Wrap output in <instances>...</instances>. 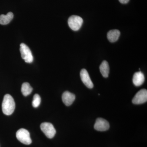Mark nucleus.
<instances>
[{
	"instance_id": "1",
	"label": "nucleus",
	"mask_w": 147,
	"mask_h": 147,
	"mask_svg": "<svg viewBox=\"0 0 147 147\" xmlns=\"http://www.w3.org/2000/svg\"><path fill=\"white\" fill-rule=\"evenodd\" d=\"M15 103L13 97L9 94L4 96L2 105L3 113L6 115H10L15 110Z\"/></svg>"
},
{
	"instance_id": "2",
	"label": "nucleus",
	"mask_w": 147,
	"mask_h": 147,
	"mask_svg": "<svg viewBox=\"0 0 147 147\" xmlns=\"http://www.w3.org/2000/svg\"><path fill=\"white\" fill-rule=\"evenodd\" d=\"M16 137L18 141L22 144L25 145L31 144L32 141L30 132L25 129L21 128L18 130L16 132Z\"/></svg>"
},
{
	"instance_id": "3",
	"label": "nucleus",
	"mask_w": 147,
	"mask_h": 147,
	"mask_svg": "<svg viewBox=\"0 0 147 147\" xmlns=\"http://www.w3.org/2000/svg\"><path fill=\"white\" fill-rule=\"evenodd\" d=\"M20 52L22 59L27 63H32L34 60V58L31 51L26 44L22 43L20 45Z\"/></svg>"
},
{
	"instance_id": "4",
	"label": "nucleus",
	"mask_w": 147,
	"mask_h": 147,
	"mask_svg": "<svg viewBox=\"0 0 147 147\" xmlns=\"http://www.w3.org/2000/svg\"><path fill=\"white\" fill-rule=\"evenodd\" d=\"M83 22L82 17L76 15H72L69 18V26L74 31H78L82 27Z\"/></svg>"
},
{
	"instance_id": "5",
	"label": "nucleus",
	"mask_w": 147,
	"mask_h": 147,
	"mask_svg": "<svg viewBox=\"0 0 147 147\" xmlns=\"http://www.w3.org/2000/svg\"><path fill=\"white\" fill-rule=\"evenodd\" d=\"M40 129L45 136L49 138L52 139L55 137L56 130L52 123L44 122L40 125Z\"/></svg>"
},
{
	"instance_id": "6",
	"label": "nucleus",
	"mask_w": 147,
	"mask_h": 147,
	"mask_svg": "<svg viewBox=\"0 0 147 147\" xmlns=\"http://www.w3.org/2000/svg\"><path fill=\"white\" fill-rule=\"evenodd\" d=\"M147 100V91L142 89L139 91L133 98L132 102L134 104H141L146 102Z\"/></svg>"
},
{
	"instance_id": "7",
	"label": "nucleus",
	"mask_w": 147,
	"mask_h": 147,
	"mask_svg": "<svg viewBox=\"0 0 147 147\" xmlns=\"http://www.w3.org/2000/svg\"><path fill=\"white\" fill-rule=\"evenodd\" d=\"M96 130L98 131H105L110 128V124L105 119L98 118L96 121L94 125Z\"/></svg>"
},
{
	"instance_id": "8",
	"label": "nucleus",
	"mask_w": 147,
	"mask_h": 147,
	"mask_svg": "<svg viewBox=\"0 0 147 147\" xmlns=\"http://www.w3.org/2000/svg\"><path fill=\"white\" fill-rule=\"evenodd\" d=\"M80 76L82 82L87 88L90 89L93 88L94 84L91 80L89 74L86 69H82L80 72Z\"/></svg>"
},
{
	"instance_id": "9",
	"label": "nucleus",
	"mask_w": 147,
	"mask_h": 147,
	"mask_svg": "<svg viewBox=\"0 0 147 147\" xmlns=\"http://www.w3.org/2000/svg\"><path fill=\"white\" fill-rule=\"evenodd\" d=\"M75 95L68 91L63 93L62 96L63 102L66 106H69L72 104L75 99Z\"/></svg>"
},
{
	"instance_id": "10",
	"label": "nucleus",
	"mask_w": 147,
	"mask_h": 147,
	"mask_svg": "<svg viewBox=\"0 0 147 147\" xmlns=\"http://www.w3.org/2000/svg\"><path fill=\"white\" fill-rule=\"evenodd\" d=\"M132 81L136 86H141L145 81V76L144 74L141 71L135 72L133 75Z\"/></svg>"
},
{
	"instance_id": "11",
	"label": "nucleus",
	"mask_w": 147,
	"mask_h": 147,
	"mask_svg": "<svg viewBox=\"0 0 147 147\" xmlns=\"http://www.w3.org/2000/svg\"><path fill=\"white\" fill-rule=\"evenodd\" d=\"M120 35V32L119 30H111L107 34V38L110 42H114L118 40Z\"/></svg>"
},
{
	"instance_id": "12",
	"label": "nucleus",
	"mask_w": 147,
	"mask_h": 147,
	"mask_svg": "<svg viewBox=\"0 0 147 147\" xmlns=\"http://www.w3.org/2000/svg\"><path fill=\"white\" fill-rule=\"evenodd\" d=\"M99 68L102 76L105 78H107L109 76L110 72V67L108 62L106 61H103L100 64Z\"/></svg>"
},
{
	"instance_id": "13",
	"label": "nucleus",
	"mask_w": 147,
	"mask_h": 147,
	"mask_svg": "<svg viewBox=\"0 0 147 147\" xmlns=\"http://www.w3.org/2000/svg\"><path fill=\"white\" fill-rule=\"evenodd\" d=\"M13 18V14L11 12H8L6 15L1 14L0 15V24L7 25L10 23Z\"/></svg>"
},
{
	"instance_id": "14",
	"label": "nucleus",
	"mask_w": 147,
	"mask_h": 147,
	"mask_svg": "<svg viewBox=\"0 0 147 147\" xmlns=\"http://www.w3.org/2000/svg\"><path fill=\"white\" fill-rule=\"evenodd\" d=\"M21 90L23 95L26 96L31 93L33 88L29 83L26 82L22 84Z\"/></svg>"
},
{
	"instance_id": "15",
	"label": "nucleus",
	"mask_w": 147,
	"mask_h": 147,
	"mask_svg": "<svg viewBox=\"0 0 147 147\" xmlns=\"http://www.w3.org/2000/svg\"><path fill=\"white\" fill-rule=\"evenodd\" d=\"M41 102V98L38 94H35L33 97V100L32 102L33 107L35 108H37L39 106Z\"/></svg>"
},
{
	"instance_id": "16",
	"label": "nucleus",
	"mask_w": 147,
	"mask_h": 147,
	"mask_svg": "<svg viewBox=\"0 0 147 147\" xmlns=\"http://www.w3.org/2000/svg\"><path fill=\"white\" fill-rule=\"evenodd\" d=\"M119 1L122 4H126L129 1V0H119Z\"/></svg>"
}]
</instances>
